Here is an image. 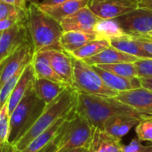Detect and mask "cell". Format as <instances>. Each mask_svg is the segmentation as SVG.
I'll return each instance as SVG.
<instances>
[{"mask_svg": "<svg viewBox=\"0 0 152 152\" xmlns=\"http://www.w3.org/2000/svg\"><path fill=\"white\" fill-rule=\"evenodd\" d=\"M110 46L124 52L126 53L131 54L137 57L138 59H152L151 55L146 53L137 43L136 39L131 36H126L123 37L113 38L110 40Z\"/></svg>", "mask_w": 152, "mask_h": 152, "instance_id": "cell-23", "label": "cell"}, {"mask_svg": "<svg viewBox=\"0 0 152 152\" xmlns=\"http://www.w3.org/2000/svg\"><path fill=\"white\" fill-rule=\"evenodd\" d=\"M93 68L98 73V75L102 78V80L105 82V84L110 88H111L112 90H114L118 93L142 87L139 77L130 78V77H121V76L113 74L111 72L106 71L95 65H94Z\"/></svg>", "mask_w": 152, "mask_h": 152, "instance_id": "cell-17", "label": "cell"}, {"mask_svg": "<svg viewBox=\"0 0 152 152\" xmlns=\"http://www.w3.org/2000/svg\"><path fill=\"white\" fill-rule=\"evenodd\" d=\"M85 152H86V151H85Z\"/></svg>", "mask_w": 152, "mask_h": 152, "instance_id": "cell-45", "label": "cell"}, {"mask_svg": "<svg viewBox=\"0 0 152 152\" xmlns=\"http://www.w3.org/2000/svg\"><path fill=\"white\" fill-rule=\"evenodd\" d=\"M94 39H96L94 34L80 31H63L60 38V44L64 52L71 53Z\"/></svg>", "mask_w": 152, "mask_h": 152, "instance_id": "cell-21", "label": "cell"}, {"mask_svg": "<svg viewBox=\"0 0 152 152\" xmlns=\"http://www.w3.org/2000/svg\"><path fill=\"white\" fill-rule=\"evenodd\" d=\"M110 46V40L94 39L86 43L85 45H83L82 47L78 48L77 50L74 51L69 54L77 59L85 60L86 58H90L98 54L99 53L102 52L103 50H105Z\"/></svg>", "mask_w": 152, "mask_h": 152, "instance_id": "cell-26", "label": "cell"}, {"mask_svg": "<svg viewBox=\"0 0 152 152\" xmlns=\"http://www.w3.org/2000/svg\"><path fill=\"white\" fill-rule=\"evenodd\" d=\"M99 68L111 72L113 74L125 77H138L137 70L134 66V62H121V63H115V64H101L95 65Z\"/></svg>", "mask_w": 152, "mask_h": 152, "instance_id": "cell-27", "label": "cell"}, {"mask_svg": "<svg viewBox=\"0 0 152 152\" xmlns=\"http://www.w3.org/2000/svg\"><path fill=\"white\" fill-rule=\"evenodd\" d=\"M100 20L87 5L65 18L61 22V26L64 32L80 31L94 34V28Z\"/></svg>", "mask_w": 152, "mask_h": 152, "instance_id": "cell-12", "label": "cell"}, {"mask_svg": "<svg viewBox=\"0 0 152 152\" xmlns=\"http://www.w3.org/2000/svg\"><path fill=\"white\" fill-rule=\"evenodd\" d=\"M137 0H91L88 7L100 19H115L138 8Z\"/></svg>", "mask_w": 152, "mask_h": 152, "instance_id": "cell-9", "label": "cell"}, {"mask_svg": "<svg viewBox=\"0 0 152 152\" xmlns=\"http://www.w3.org/2000/svg\"><path fill=\"white\" fill-rule=\"evenodd\" d=\"M91 0H69L54 5H42L40 8L49 16L61 23L65 18L89 4Z\"/></svg>", "mask_w": 152, "mask_h": 152, "instance_id": "cell-18", "label": "cell"}, {"mask_svg": "<svg viewBox=\"0 0 152 152\" xmlns=\"http://www.w3.org/2000/svg\"><path fill=\"white\" fill-rule=\"evenodd\" d=\"M137 1H138V2H140V1H142V0H137Z\"/></svg>", "mask_w": 152, "mask_h": 152, "instance_id": "cell-44", "label": "cell"}, {"mask_svg": "<svg viewBox=\"0 0 152 152\" xmlns=\"http://www.w3.org/2000/svg\"><path fill=\"white\" fill-rule=\"evenodd\" d=\"M151 119H152V117H151Z\"/></svg>", "mask_w": 152, "mask_h": 152, "instance_id": "cell-46", "label": "cell"}, {"mask_svg": "<svg viewBox=\"0 0 152 152\" xmlns=\"http://www.w3.org/2000/svg\"><path fill=\"white\" fill-rule=\"evenodd\" d=\"M69 0H43L40 4L42 5H54V4H58L63 2H66Z\"/></svg>", "mask_w": 152, "mask_h": 152, "instance_id": "cell-40", "label": "cell"}, {"mask_svg": "<svg viewBox=\"0 0 152 152\" xmlns=\"http://www.w3.org/2000/svg\"><path fill=\"white\" fill-rule=\"evenodd\" d=\"M140 46L152 57V37L149 36L144 37H134Z\"/></svg>", "mask_w": 152, "mask_h": 152, "instance_id": "cell-34", "label": "cell"}, {"mask_svg": "<svg viewBox=\"0 0 152 152\" xmlns=\"http://www.w3.org/2000/svg\"><path fill=\"white\" fill-rule=\"evenodd\" d=\"M21 22H26V21H22V20H16V19H4V20H0V31L12 28L14 26H16L17 24L21 23Z\"/></svg>", "mask_w": 152, "mask_h": 152, "instance_id": "cell-35", "label": "cell"}, {"mask_svg": "<svg viewBox=\"0 0 152 152\" xmlns=\"http://www.w3.org/2000/svg\"><path fill=\"white\" fill-rule=\"evenodd\" d=\"M26 67H27V66H26ZM26 67H25V68H26ZM25 68H22V69H20L19 71H17V72H16L13 76H12V77L6 81V83L1 87V89H0V108L3 107L4 104L7 103L8 99H9V97H10V95H11V94H12L13 88L15 87V86H16V84H17V82H18L20 77L21 76L23 70L25 69Z\"/></svg>", "mask_w": 152, "mask_h": 152, "instance_id": "cell-30", "label": "cell"}, {"mask_svg": "<svg viewBox=\"0 0 152 152\" xmlns=\"http://www.w3.org/2000/svg\"><path fill=\"white\" fill-rule=\"evenodd\" d=\"M0 152H16V150H15V147L13 145L7 143L4 147L0 148Z\"/></svg>", "mask_w": 152, "mask_h": 152, "instance_id": "cell-41", "label": "cell"}, {"mask_svg": "<svg viewBox=\"0 0 152 152\" xmlns=\"http://www.w3.org/2000/svg\"><path fill=\"white\" fill-rule=\"evenodd\" d=\"M16 19L22 21L27 20V10L13 4L0 2V20Z\"/></svg>", "mask_w": 152, "mask_h": 152, "instance_id": "cell-28", "label": "cell"}, {"mask_svg": "<svg viewBox=\"0 0 152 152\" xmlns=\"http://www.w3.org/2000/svg\"><path fill=\"white\" fill-rule=\"evenodd\" d=\"M134 63L138 77H151L152 59H138Z\"/></svg>", "mask_w": 152, "mask_h": 152, "instance_id": "cell-32", "label": "cell"}, {"mask_svg": "<svg viewBox=\"0 0 152 152\" xmlns=\"http://www.w3.org/2000/svg\"><path fill=\"white\" fill-rule=\"evenodd\" d=\"M35 72L33 66L31 62L27 65L25 69L23 70L21 76L20 77L15 87L13 88L8 102H7V106H8V111L9 114L13 111L15 107L18 105V103L20 102V100L23 98L28 88L31 86L34 79H35Z\"/></svg>", "mask_w": 152, "mask_h": 152, "instance_id": "cell-19", "label": "cell"}, {"mask_svg": "<svg viewBox=\"0 0 152 152\" xmlns=\"http://www.w3.org/2000/svg\"><path fill=\"white\" fill-rule=\"evenodd\" d=\"M45 106L46 104L37 98L31 85L23 98L10 115L9 144L15 146L20 138L32 127L44 111Z\"/></svg>", "mask_w": 152, "mask_h": 152, "instance_id": "cell-4", "label": "cell"}, {"mask_svg": "<svg viewBox=\"0 0 152 152\" xmlns=\"http://www.w3.org/2000/svg\"><path fill=\"white\" fill-rule=\"evenodd\" d=\"M31 64L33 66L36 77L45 78L54 82L63 83L61 78L55 73L50 62L48 61V60L45 58V56L42 52L36 53L33 54Z\"/></svg>", "mask_w": 152, "mask_h": 152, "instance_id": "cell-25", "label": "cell"}, {"mask_svg": "<svg viewBox=\"0 0 152 152\" xmlns=\"http://www.w3.org/2000/svg\"><path fill=\"white\" fill-rule=\"evenodd\" d=\"M124 152H152V142L149 145H143L138 138L132 140L128 144L124 145Z\"/></svg>", "mask_w": 152, "mask_h": 152, "instance_id": "cell-33", "label": "cell"}, {"mask_svg": "<svg viewBox=\"0 0 152 152\" xmlns=\"http://www.w3.org/2000/svg\"><path fill=\"white\" fill-rule=\"evenodd\" d=\"M86 149L83 148H78V149H61L58 150L57 152H85Z\"/></svg>", "mask_w": 152, "mask_h": 152, "instance_id": "cell-42", "label": "cell"}, {"mask_svg": "<svg viewBox=\"0 0 152 152\" xmlns=\"http://www.w3.org/2000/svg\"><path fill=\"white\" fill-rule=\"evenodd\" d=\"M141 119L140 118L133 116H113L105 120L102 130L114 137L121 139L123 136L126 135L132 128L135 127Z\"/></svg>", "mask_w": 152, "mask_h": 152, "instance_id": "cell-15", "label": "cell"}, {"mask_svg": "<svg viewBox=\"0 0 152 152\" xmlns=\"http://www.w3.org/2000/svg\"><path fill=\"white\" fill-rule=\"evenodd\" d=\"M67 118L64 117L57 120L53 126H51L48 129L43 132L41 134L37 136L24 150L18 152H41L55 137L59 128L61 127V124Z\"/></svg>", "mask_w": 152, "mask_h": 152, "instance_id": "cell-24", "label": "cell"}, {"mask_svg": "<svg viewBox=\"0 0 152 152\" xmlns=\"http://www.w3.org/2000/svg\"><path fill=\"white\" fill-rule=\"evenodd\" d=\"M0 2H4L6 4H13L20 8L27 10L28 4L29 3H37V0H0Z\"/></svg>", "mask_w": 152, "mask_h": 152, "instance_id": "cell-36", "label": "cell"}, {"mask_svg": "<svg viewBox=\"0 0 152 152\" xmlns=\"http://www.w3.org/2000/svg\"><path fill=\"white\" fill-rule=\"evenodd\" d=\"M93 133L94 127L91 124L74 109L61 124L53 142L59 150L87 149L92 141Z\"/></svg>", "mask_w": 152, "mask_h": 152, "instance_id": "cell-5", "label": "cell"}, {"mask_svg": "<svg viewBox=\"0 0 152 152\" xmlns=\"http://www.w3.org/2000/svg\"><path fill=\"white\" fill-rule=\"evenodd\" d=\"M139 79L142 87L152 91V77H140Z\"/></svg>", "mask_w": 152, "mask_h": 152, "instance_id": "cell-37", "label": "cell"}, {"mask_svg": "<svg viewBox=\"0 0 152 152\" xmlns=\"http://www.w3.org/2000/svg\"><path fill=\"white\" fill-rule=\"evenodd\" d=\"M125 33L131 37H144L152 31V11L136 8L116 18Z\"/></svg>", "mask_w": 152, "mask_h": 152, "instance_id": "cell-7", "label": "cell"}, {"mask_svg": "<svg viewBox=\"0 0 152 152\" xmlns=\"http://www.w3.org/2000/svg\"><path fill=\"white\" fill-rule=\"evenodd\" d=\"M138 7L152 11V0H142L138 3Z\"/></svg>", "mask_w": 152, "mask_h": 152, "instance_id": "cell-38", "label": "cell"}, {"mask_svg": "<svg viewBox=\"0 0 152 152\" xmlns=\"http://www.w3.org/2000/svg\"><path fill=\"white\" fill-rule=\"evenodd\" d=\"M73 86L72 87L77 92L90 95L116 97L118 92L110 88L93 66L87 64L85 61L77 59L73 56Z\"/></svg>", "mask_w": 152, "mask_h": 152, "instance_id": "cell-6", "label": "cell"}, {"mask_svg": "<svg viewBox=\"0 0 152 152\" xmlns=\"http://www.w3.org/2000/svg\"><path fill=\"white\" fill-rule=\"evenodd\" d=\"M32 86L37 98L43 101L45 104H49L53 102L69 86L65 83L35 77Z\"/></svg>", "mask_w": 152, "mask_h": 152, "instance_id": "cell-16", "label": "cell"}, {"mask_svg": "<svg viewBox=\"0 0 152 152\" xmlns=\"http://www.w3.org/2000/svg\"><path fill=\"white\" fill-rule=\"evenodd\" d=\"M147 36H149V37H152V31H151L150 33H148V35Z\"/></svg>", "mask_w": 152, "mask_h": 152, "instance_id": "cell-43", "label": "cell"}, {"mask_svg": "<svg viewBox=\"0 0 152 152\" xmlns=\"http://www.w3.org/2000/svg\"><path fill=\"white\" fill-rule=\"evenodd\" d=\"M120 138L114 137L102 129L94 128L92 141L86 152H124Z\"/></svg>", "mask_w": 152, "mask_h": 152, "instance_id": "cell-14", "label": "cell"}, {"mask_svg": "<svg viewBox=\"0 0 152 152\" xmlns=\"http://www.w3.org/2000/svg\"><path fill=\"white\" fill-rule=\"evenodd\" d=\"M94 34L96 39L111 40L113 38L128 36L122 29L118 20L115 19H101L94 28Z\"/></svg>", "mask_w": 152, "mask_h": 152, "instance_id": "cell-22", "label": "cell"}, {"mask_svg": "<svg viewBox=\"0 0 152 152\" xmlns=\"http://www.w3.org/2000/svg\"><path fill=\"white\" fill-rule=\"evenodd\" d=\"M77 99V92L72 86H68L53 102L46 104L44 111L32 127L15 144L16 152L27 148L37 136L48 129L60 118L68 116L75 109Z\"/></svg>", "mask_w": 152, "mask_h": 152, "instance_id": "cell-3", "label": "cell"}, {"mask_svg": "<svg viewBox=\"0 0 152 152\" xmlns=\"http://www.w3.org/2000/svg\"><path fill=\"white\" fill-rule=\"evenodd\" d=\"M26 27L34 53L49 50L63 51L60 44L63 33L61 23L45 12L38 2L28 4Z\"/></svg>", "mask_w": 152, "mask_h": 152, "instance_id": "cell-1", "label": "cell"}, {"mask_svg": "<svg viewBox=\"0 0 152 152\" xmlns=\"http://www.w3.org/2000/svg\"><path fill=\"white\" fill-rule=\"evenodd\" d=\"M58 147L57 145L55 144V142H53V140L41 152H57L58 151Z\"/></svg>", "mask_w": 152, "mask_h": 152, "instance_id": "cell-39", "label": "cell"}, {"mask_svg": "<svg viewBox=\"0 0 152 152\" xmlns=\"http://www.w3.org/2000/svg\"><path fill=\"white\" fill-rule=\"evenodd\" d=\"M55 73L69 86H73V63L71 55L64 51L49 50L42 52Z\"/></svg>", "mask_w": 152, "mask_h": 152, "instance_id": "cell-13", "label": "cell"}, {"mask_svg": "<svg viewBox=\"0 0 152 152\" xmlns=\"http://www.w3.org/2000/svg\"><path fill=\"white\" fill-rule=\"evenodd\" d=\"M10 132V114L7 103L0 108V148L8 143Z\"/></svg>", "mask_w": 152, "mask_h": 152, "instance_id": "cell-29", "label": "cell"}, {"mask_svg": "<svg viewBox=\"0 0 152 152\" xmlns=\"http://www.w3.org/2000/svg\"><path fill=\"white\" fill-rule=\"evenodd\" d=\"M28 41L26 22L19 23L12 28L0 31V63Z\"/></svg>", "mask_w": 152, "mask_h": 152, "instance_id": "cell-10", "label": "cell"}, {"mask_svg": "<svg viewBox=\"0 0 152 152\" xmlns=\"http://www.w3.org/2000/svg\"><path fill=\"white\" fill-rule=\"evenodd\" d=\"M34 52L30 41L23 44L20 48L6 57L0 63V89L6 81L20 69L25 68L32 61Z\"/></svg>", "mask_w": 152, "mask_h": 152, "instance_id": "cell-8", "label": "cell"}, {"mask_svg": "<svg viewBox=\"0 0 152 152\" xmlns=\"http://www.w3.org/2000/svg\"><path fill=\"white\" fill-rule=\"evenodd\" d=\"M137 60L138 58L135 56L126 53L112 46H110L98 54L90 58H86L83 61H85L87 64L94 66L101 64H115L121 62H135Z\"/></svg>", "mask_w": 152, "mask_h": 152, "instance_id": "cell-20", "label": "cell"}, {"mask_svg": "<svg viewBox=\"0 0 152 152\" xmlns=\"http://www.w3.org/2000/svg\"><path fill=\"white\" fill-rule=\"evenodd\" d=\"M76 111L81 114L94 128L102 129L103 123L113 116H133L140 118H151L139 113L115 97H103L77 93Z\"/></svg>", "mask_w": 152, "mask_h": 152, "instance_id": "cell-2", "label": "cell"}, {"mask_svg": "<svg viewBox=\"0 0 152 152\" xmlns=\"http://www.w3.org/2000/svg\"><path fill=\"white\" fill-rule=\"evenodd\" d=\"M141 114L152 117V91L139 87L118 93L115 97Z\"/></svg>", "mask_w": 152, "mask_h": 152, "instance_id": "cell-11", "label": "cell"}, {"mask_svg": "<svg viewBox=\"0 0 152 152\" xmlns=\"http://www.w3.org/2000/svg\"><path fill=\"white\" fill-rule=\"evenodd\" d=\"M151 118L141 119L135 126L137 138L142 142H152V119Z\"/></svg>", "mask_w": 152, "mask_h": 152, "instance_id": "cell-31", "label": "cell"}]
</instances>
